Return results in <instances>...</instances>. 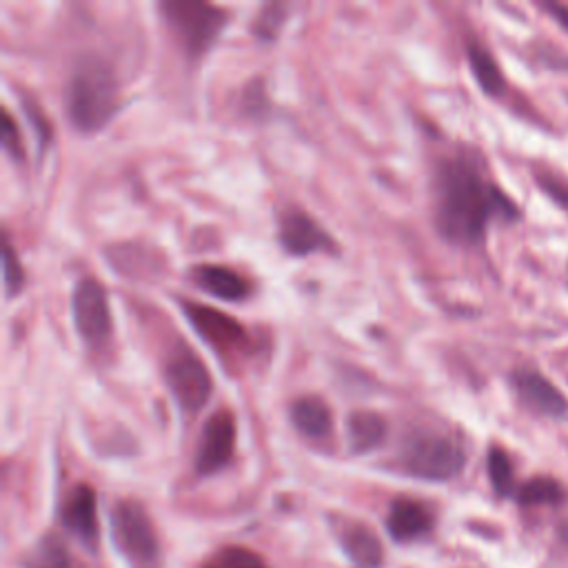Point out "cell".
I'll use <instances>...</instances> for the list:
<instances>
[{"mask_svg":"<svg viewBox=\"0 0 568 568\" xmlns=\"http://www.w3.org/2000/svg\"><path fill=\"white\" fill-rule=\"evenodd\" d=\"M435 226L457 246H477L495 222H519V204L488 175L470 151L442 158L433 180Z\"/></svg>","mask_w":568,"mask_h":568,"instance_id":"obj_1","label":"cell"},{"mask_svg":"<svg viewBox=\"0 0 568 568\" xmlns=\"http://www.w3.org/2000/svg\"><path fill=\"white\" fill-rule=\"evenodd\" d=\"M120 109V87L113 69L98 55L75 62L64 87V113L80 133H95Z\"/></svg>","mask_w":568,"mask_h":568,"instance_id":"obj_2","label":"cell"},{"mask_svg":"<svg viewBox=\"0 0 568 568\" xmlns=\"http://www.w3.org/2000/svg\"><path fill=\"white\" fill-rule=\"evenodd\" d=\"M402 468L426 481H450L466 466V450L448 433L433 428H417L402 439L399 446Z\"/></svg>","mask_w":568,"mask_h":568,"instance_id":"obj_3","label":"cell"},{"mask_svg":"<svg viewBox=\"0 0 568 568\" xmlns=\"http://www.w3.org/2000/svg\"><path fill=\"white\" fill-rule=\"evenodd\" d=\"M109 532L129 568H160V539L140 501L118 499L109 513Z\"/></svg>","mask_w":568,"mask_h":568,"instance_id":"obj_4","label":"cell"},{"mask_svg":"<svg viewBox=\"0 0 568 568\" xmlns=\"http://www.w3.org/2000/svg\"><path fill=\"white\" fill-rule=\"evenodd\" d=\"M162 16L191 58H200L226 24V11L202 0H164Z\"/></svg>","mask_w":568,"mask_h":568,"instance_id":"obj_5","label":"cell"},{"mask_svg":"<svg viewBox=\"0 0 568 568\" xmlns=\"http://www.w3.org/2000/svg\"><path fill=\"white\" fill-rule=\"evenodd\" d=\"M164 382L184 413H197L206 406L213 390V379L206 364L184 344L164 364Z\"/></svg>","mask_w":568,"mask_h":568,"instance_id":"obj_6","label":"cell"},{"mask_svg":"<svg viewBox=\"0 0 568 568\" xmlns=\"http://www.w3.org/2000/svg\"><path fill=\"white\" fill-rule=\"evenodd\" d=\"M71 317L87 346H102L111 335V308L102 284L95 277H82L71 295Z\"/></svg>","mask_w":568,"mask_h":568,"instance_id":"obj_7","label":"cell"},{"mask_svg":"<svg viewBox=\"0 0 568 568\" xmlns=\"http://www.w3.org/2000/svg\"><path fill=\"white\" fill-rule=\"evenodd\" d=\"M180 302L189 324L220 357H231V353H244L248 348V333L235 317L191 300Z\"/></svg>","mask_w":568,"mask_h":568,"instance_id":"obj_8","label":"cell"},{"mask_svg":"<svg viewBox=\"0 0 568 568\" xmlns=\"http://www.w3.org/2000/svg\"><path fill=\"white\" fill-rule=\"evenodd\" d=\"M510 390L521 408L544 419H566L568 397L537 368L517 366L508 375Z\"/></svg>","mask_w":568,"mask_h":568,"instance_id":"obj_9","label":"cell"},{"mask_svg":"<svg viewBox=\"0 0 568 568\" xmlns=\"http://www.w3.org/2000/svg\"><path fill=\"white\" fill-rule=\"evenodd\" d=\"M235 417L229 410L213 413L200 435V444L195 450V473L200 477H209L229 466L235 453Z\"/></svg>","mask_w":568,"mask_h":568,"instance_id":"obj_10","label":"cell"},{"mask_svg":"<svg viewBox=\"0 0 568 568\" xmlns=\"http://www.w3.org/2000/svg\"><path fill=\"white\" fill-rule=\"evenodd\" d=\"M277 237L288 255L335 253V240L302 209H286L277 217Z\"/></svg>","mask_w":568,"mask_h":568,"instance_id":"obj_11","label":"cell"},{"mask_svg":"<svg viewBox=\"0 0 568 568\" xmlns=\"http://www.w3.org/2000/svg\"><path fill=\"white\" fill-rule=\"evenodd\" d=\"M60 521L69 535H73L87 550L95 552L100 541V519L93 486L78 484L69 490L60 508Z\"/></svg>","mask_w":568,"mask_h":568,"instance_id":"obj_12","label":"cell"},{"mask_svg":"<svg viewBox=\"0 0 568 568\" xmlns=\"http://www.w3.org/2000/svg\"><path fill=\"white\" fill-rule=\"evenodd\" d=\"M335 539L342 552L359 568H379L384 561V546L379 537L357 519L337 517L333 524Z\"/></svg>","mask_w":568,"mask_h":568,"instance_id":"obj_13","label":"cell"},{"mask_svg":"<svg viewBox=\"0 0 568 568\" xmlns=\"http://www.w3.org/2000/svg\"><path fill=\"white\" fill-rule=\"evenodd\" d=\"M435 526L430 508L413 497H397L388 506L386 530L397 544H408L426 537Z\"/></svg>","mask_w":568,"mask_h":568,"instance_id":"obj_14","label":"cell"},{"mask_svg":"<svg viewBox=\"0 0 568 568\" xmlns=\"http://www.w3.org/2000/svg\"><path fill=\"white\" fill-rule=\"evenodd\" d=\"M191 280L204 293L226 302H240L251 293L248 280L224 264H195L191 268Z\"/></svg>","mask_w":568,"mask_h":568,"instance_id":"obj_15","label":"cell"},{"mask_svg":"<svg viewBox=\"0 0 568 568\" xmlns=\"http://www.w3.org/2000/svg\"><path fill=\"white\" fill-rule=\"evenodd\" d=\"M288 417L293 426L311 437V439H324L333 430V415L328 404L317 395H302L291 402Z\"/></svg>","mask_w":568,"mask_h":568,"instance_id":"obj_16","label":"cell"},{"mask_svg":"<svg viewBox=\"0 0 568 568\" xmlns=\"http://www.w3.org/2000/svg\"><path fill=\"white\" fill-rule=\"evenodd\" d=\"M386 419L375 410H353L346 417V442L351 453L364 455L382 446L386 439Z\"/></svg>","mask_w":568,"mask_h":568,"instance_id":"obj_17","label":"cell"},{"mask_svg":"<svg viewBox=\"0 0 568 568\" xmlns=\"http://www.w3.org/2000/svg\"><path fill=\"white\" fill-rule=\"evenodd\" d=\"M466 58H468V67L473 71L475 82L479 84V89L490 95V98H501L506 93V78L495 60V55L490 53V49L486 44H481L475 38L466 40Z\"/></svg>","mask_w":568,"mask_h":568,"instance_id":"obj_18","label":"cell"},{"mask_svg":"<svg viewBox=\"0 0 568 568\" xmlns=\"http://www.w3.org/2000/svg\"><path fill=\"white\" fill-rule=\"evenodd\" d=\"M515 501L524 508L535 506H561L568 499V488L550 475H535L517 486Z\"/></svg>","mask_w":568,"mask_h":568,"instance_id":"obj_19","label":"cell"},{"mask_svg":"<svg viewBox=\"0 0 568 568\" xmlns=\"http://www.w3.org/2000/svg\"><path fill=\"white\" fill-rule=\"evenodd\" d=\"M24 568H73L71 555L58 535H42L24 555Z\"/></svg>","mask_w":568,"mask_h":568,"instance_id":"obj_20","label":"cell"},{"mask_svg":"<svg viewBox=\"0 0 568 568\" xmlns=\"http://www.w3.org/2000/svg\"><path fill=\"white\" fill-rule=\"evenodd\" d=\"M486 473H488V481H490L497 497H513L515 495L519 484L515 481L513 459L497 444H493L486 453Z\"/></svg>","mask_w":568,"mask_h":568,"instance_id":"obj_21","label":"cell"},{"mask_svg":"<svg viewBox=\"0 0 568 568\" xmlns=\"http://www.w3.org/2000/svg\"><path fill=\"white\" fill-rule=\"evenodd\" d=\"M200 568H268L266 561L251 548L222 546L213 550Z\"/></svg>","mask_w":568,"mask_h":568,"instance_id":"obj_22","label":"cell"},{"mask_svg":"<svg viewBox=\"0 0 568 568\" xmlns=\"http://www.w3.org/2000/svg\"><path fill=\"white\" fill-rule=\"evenodd\" d=\"M2 280H4V295L11 297L16 293L22 291L24 284V268L4 233V242H2Z\"/></svg>","mask_w":568,"mask_h":568,"instance_id":"obj_23","label":"cell"},{"mask_svg":"<svg viewBox=\"0 0 568 568\" xmlns=\"http://www.w3.org/2000/svg\"><path fill=\"white\" fill-rule=\"evenodd\" d=\"M286 20V4L282 2H271L266 7H262V11L257 13V20L253 24V31L260 40H273L282 27V22Z\"/></svg>","mask_w":568,"mask_h":568,"instance_id":"obj_24","label":"cell"},{"mask_svg":"<svg viewBox=\"0 0 568 568\" xmlns=\"http://www.w3.org/2000/svg\"><path fill=\"white\" fill-rule=\"evenodd\" d=\"M535 182L559 209L568 213V180L564 175L548 169H539L535 171Z\"/></svg>","mask_w":568,"mask_h":568,"instance_id":"obj_25","label":"cell"},{"mask_svg":"<svg viewBox=\"0 0 568 568\" xmlns=\"http://www.w3.org/2000/svg\"><path fill=\"white\" fill-rule=\"evenodd\" d=\"M0 140H2L4 151L13 160H22L24 158V144H22L18 124L13 122V118H11V113L7 109H2V133H0Z\"/></svg>","mask_w":568,"mask_h":568,"instance_id":"obj_26","label":"cell"},{"mask_svg":"<svg viewBox=\"0 0 568 568\" xmlns=\"http://www.w3.org/2000/svg\"><path fill=\"white\" fill-rule=\"evenodd\" d=\"M24 113H27L29 122L33 124V131L38 135L40 146L44 149L49 144V140H51V124H49V120L42 115L40 106L36 102H29V100H24Z\"/></svg>","mask_w":568,"mask_h":568,"instance_id":"obj_27","label":"cell"},{"mask_svg":"<svg viewBox=\"0 0 568 568\" xmlns=\"http://www.w3.org/2000/svg\"><path fill=\"white\" fill-rule=\"evenodd\" d=\"M539 7L568 33V4L559 0H544Z\"/></svg>","mask_w":568,"mask_h":568,"instance_id":"obj_28","label":"cell"},{"mask_svg":"<svg viewBox=\"0 0 568 568\" xmlns=\"http://www.w3.org/2000/svg\"><path fill=\"white\" fill-rule=\"evenodd\" d=\"M561 537H564V541L568 544V524L561 528Z\"/></svg>","mask_w":568,"mask_h":568,"instance_id":"obj_29","label":"cell"}]
</instances>
